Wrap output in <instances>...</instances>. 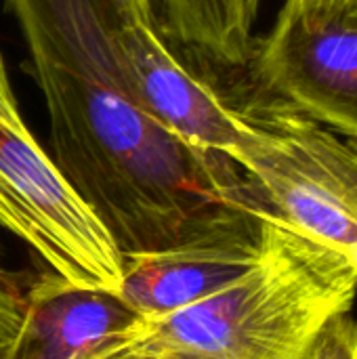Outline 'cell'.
<instances>
[{"mask_svg":"<svg viewBox=\"0 0 357 359\" xmlns=\"http://www.w3.org/2000/svg\"><path fill=\"white\" fill-rule=\"evenodd\" d=\"M0 227L69 284L118 294L122 252L23 122L2 55Z\"/></svg>","mask_w":357,"mask_h":359,"instance_id":"277c9868","label":"cell"},{"mask_svg":"<svg viewBox=\"0 0 357 359\" xmlns=\"http://www.w3.org/2000/svg\"><path fill=\"white\" fill-rule=\"evenodd\" d=\"M305 359H357V322L349 311L335 316L320 330Z\"/></svg>","mask_w":357,"mask_h":359,"instance_id":"30bf717a","label":"cell"},{"mask_svg":"<svg viewBox=\"0 0 357 359\" xmlns=\"http://www.w3.org/2000/svg\"><path fill=\"white\" fill-rule=\"evenodd\" d=\"M357 282L328 252L269 215L257 263L215 294L143 318L141 341L198 359H305L320 330L353 307Z\"/></svg>","mask_w":357,"mask_h":359,"instance_id":"7a4b0ae2","label":"cell"},{"mask_svg":"<svg viewBox=\"0 0 357 359\" xmlns=\"http://www.w3.org/2000/svg\"><path fill=\"white\" fill-rule=\"evenodd\" d=\"M6 2L44 97L50 158L122 257L177 244L259 200L234 160L181 143L137 101L116 44L120 0Z\"/></svg>","mask_w":357,"mask_h":359,"instance_id":"6da1fadb","label":"cell"},{"mask_svg":"<svg viewBox=\"0 0 357 359\" xmlns=\"http://www.w3.org/2000/svg\"><path fill=\"white\" fill-rule=\"evenodd\" d=\"M242 4V11H244V17L248 19V23L252 25L257 15H259V6H261V0H240Z\"/></svg>","mask_w":357,"mask_h":359,"instance_id":"2e32d148","label":"cell"},{"mask_svg":"<svg viewBox=\"0 0 357 359\" xmlns=\"http://www.w3.org/2000/svg\"><path fill=\"white\" fill-rule=\"evenodd\" d=\"M23 280L0 252V343L11 339L23 311Z\"/></svg>","mask_w":357,"mask_h":359,"instance_id":"8fae6325","label":"cell"},{"mask_svg":"<svg viewBox=\"0 0 357 359\" xmlns=\"http://www.w3.org/2000/svg\"><path fill=\"white\" fill-rule=\"evenodd\" d=\"M120 2L133 19L156 27V15H154L151 0H120Z\"/></svg>","mask_w":357,"mask_h":359,"instance_id":"9a60e30c","label":"cell"},{"mask_svg":"<svg viewBox=\"0 0 357 359\" xmlns=\"http://www.w3.org/2000/svg\"><path fill=\"white\" fill-rule=\"evenodd\" d=\"M116 44L137 101L160 126L191 149L234 158L246 133L240 107L223 101L168 50L156 27L124 8Z\"/></svg>","mask_w":357,"mask_h":359,"instance_id":"52a82bcc","label":"cell"},{"mask_svg":"<svg viewBox=\"0 0 357 359\" xmlns=\"http://www.w3.org/2000/svg\"><path fill=\"white\" fill-rule=\"evenodd\" d=\"M234 154L276 219L332 255L357 282V143L274 99L240 107Z\"/></svg>","mask_w":357,"mask_h":359,"instance_id":"3957f363","label":"cell"},{"mask_svg":"<svg viewBox=\"0 0 357 359\" xmlns=\"http://www.w3.org/2000/svg\"><path fill=\"white\" fill-rule=\"evenodd\" d=\"M263 97L357 143V23L284 0L248 61Z\"/></svg>","mask_w":357,"mask_h":359,"instance_id":"5b68a950","label":"cell"},{"mask_svg":"<svg viewBox=\"0 0 357 359\" xmlns=\"http://www.w3.org/2000/svg\"><path fill=\"white\" fill-rule=\"evenodd\" d=\"M170 34L217 63L248 65L255 53L252 25L240 0H162Z\"/></svg>","mask_w":357,"mask_h":359,"instance_id":"9c48e42d","label":"cell"},{"mask_svg":"<svg viewBox=\"0 0 357 359\" xmlns=\"http://www.w3.org/2000/svg\"><path fill=\"white\" fill-rule=\"evenodd\" d=\"M139 322L118 294L78 288L46 269L25 286L19 330L0 359H72Z\"/></svg>","mask_w":357,"mask_h":359,"instance_id":"ba28073f","label":"cell"},{"mask_svg":"<svg viewBox=\"0 0 357 359\" xmlns=\"http://www.w3.org/2000/svg\"><path fill=\"white\" fill-rule=\"evenodd\" d=\"M311 2L324 13L357 23V0H311Z\"/></svg>","mask_w":357,"mask_h":359,"instance_id":"5bb4252c","label":"cell"},{"mask_svg":"<svg viewBox=\"0 0 357 359\" xmlns=\"http://www.w3.org/2000/svg\"><path fill=\"white\" fill-rule=\"evenodd\" d=\"M269 215L259 196L177 244L124 255L118 299L139 318H158L215 294L257 263Z\"/></svg>","mask_w":357,"mask_h":359,"instance_id":"8992f818","label":"cell"},{"mask_svg":"<svg viewBox=\"0 0 357 359\" xmlns=\"http://www.w3.org/2000/svg\"><path fill=\"white\" fill-rule=\"evenodd\" d=\"M141 324H143V318H141V322L135 328L124 330V332H118L114 337H107V339L90 345L88 349L76 353L72 359H122L135 347V343L139 341V337H141Z\"/></svg>","mask_w":357,"mask_h":359,"instance_id":"7c38bea8","label":"cell"},{"mask_svg":"<svg viewBox=\"0 0 357 359\" xmlns=\"http://www.w3.org/2000/svg\"><path fill=\"white\" fill-rule=\"evenodd\" d=\"M143 326V324H141ZM122 359H198L189 353H181V351H173V349H160V347H149L141 341L135 343V347L124 355Z\"/></svg>","mask_w":357,"mask_h":359,"instance_id":"4fadbf2b","label":"cell"}]
</instances>
